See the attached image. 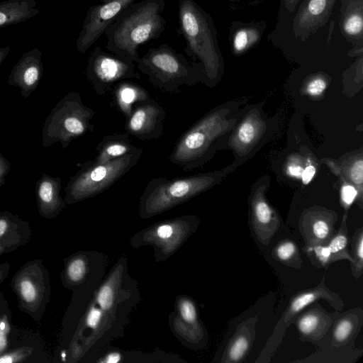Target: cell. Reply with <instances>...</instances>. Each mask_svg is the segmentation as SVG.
Returning a JSON list of instances; mask_svg holds the SVG:
<instances>
[{
    "instance_id": "obj_28",
    "label": "cell",
    "mask_w": 363,
    "mask_h": 363,
    "mask_svg": "<svg viewBox=\"0 0 363 363\" xmlns=\"http://www.w3.org/2000/svg\"><path fill=\"white\" fill-rule=\"evenodd\" d=\"M38 0H5L0 2V28L23 23L37 16Z\"/></svg>"
},
{
    "instance_id": "obj_48",
    "label": "cell",
    "mask_w": 363,
    "mask_h": 363,
    "mask_svg": "<svg viewBox=\"0 0 363 363\" xmlns=\"http://www.w3.org/2000/svg\"><path fill=\"white\" fill-rule=\"evenodd\" d=\"M101 1V3H103V2H106V1H108L110 0H99Z\"/></svg>"
},
{
    "instance_id": "obj_27",
    "label": "cell",
    "mask_w": 363,
    "mask_h": 363,
    "mask_svg": "<svg viewBox=\"0 0 363 363\" xmlns=\"http://www.w3.org/2000/svg\"><path fill=\"white\" fill-rule=\"evenodd\" d=\"M113 101L117 108L127 118L133 106L150 99L148 92L140 85L125 79L116 83L112 88Z\"/></svg>"
},
{
    "instance_id": "obj_29",
    "label": "cell",
    "mask_w": 363,
    "mask_h": 363,
    "mask_svg": "<svg viewBox=\"0 0 363 363\" xmlns=\"http://www.w3.org/2000/svg\"><path fill=\"white\" fill-rule=\"evenodd\" d=\"M11 311L6 300L0 292V354L19 345L30 342L32 335L21 333L13 328Z\"/></svg>"
},
{
    "instance_id": "obj_7",
    "label": "cell",
    "mask_w": 363,
    "mask_h": 363,
    "mask_svg": "<svg viewBox=\"0 0 363 363\" xmlns=\"http://www.w3.org/2000/svg\"><path fill=\"white\" fill-rule=\"evenodd\" d=\"M95 111L86 106L77 91H69L51 110L42 130L43 146L60 143L63 149L82 135L94 131L91 121Z\"/></svg>"
},
{
    "instance_id": "obj_6",
    "label": "cell",
    "mask_w": 363,
    "mask_h": 363,
    "mask_svg": "<svg viewBox=\"0 0 363 363\" xmlns=\"http://www.w3.org/2000/svg\"><path fill=\"white\" fill-rule=\"evenodd\" d=\"M143 152V148L137 147L128 155L104 164H94L89 160L77 164L79 169L65 188L66 204L76 203L106 191L136 164Z\"/></svg>"
},
{
    "instance_id": "obj_38",
    "label": "cell",
    "mask_w": 363,
    "mask_h": 363,
    "mask_svg": "<svg viewBox=\"0 0 363 363\" xmlns=\"http://www.w3.org/2000/svg\"><path fill=\"white\" fill-rule=\"evenodd\" d=\"M358 197V191L354 185L348 182L343 184L340 190V199L345 209L344 218H347L350 207Z\"/></svg>"
},
{
    "instance_id": "obj_1",
    "label": "cell",
    "mask_w": 363,
    "mask_h": 363,
    "mask_svg": "<svg viewBox=\"0 0 363 363\" xmlns=\"http://www.w3.org/2000/svg\"><path fill=\"white\" fill-rule=\"evenodd\" d=\"M166 0H143L121 12L104 32L106 49L119 57L138 63V48L159 38L165 30L161 15Z\"/></svg>"
},
{
    "instance_id": "obj_12",
    "label": "cell",
    "mask_w": 363,
    "mask_h": 363,
    "mask_svg": "<svg viewBox=\"0 0 363 363\" xmlns=\"http://www.w3.org/2000/svg\"><path fill=\"white\" fill-rule=\"evenodd\" d=\"M166 111L157 101L150 98L137 103L127 118L125 130L143 141L159 139L163 134Z\"/></svg>"
},
{
    "instance_id": "obj_14",
    "label": "cell",
    "mask_w": 363,
    "mask_h": 363,
    "mask_svg": "<svg viewBox=\"0 0 363 363\" xmlns=\"http://www.w3.org/2000/svg\"><path fill=\"white\" fill-rule=\"evenodd\" d=\"M336 214L320 208L305 211L299 220L301 234L304 240L303 250L316 245H327L335 233Z\"/></svg>"
},
{
    "instance_id": "obj_25",
    "label": "cell",
    "mask_w": 363,
    "mask_h": 363,
    "mask_svg": "<svg viewBox=\"0 0 363 363\" xmlns=\"http://www.w3.org/2000/svg\"><path fill=\"white\" fill-rule=\"evenodd\" d=\"M127 133H116L103 136L96 146L97 154L94 159L89 160L91 164H104L135 151L138 147L131 144Z\"/></svg>"
},
{
    "instance_id": "obj_18",
    "label": "cell",
    "mask_w": 363,
    "mask_h": 363,
    "mask_svg": "<svg viewBox=\"0 0 363 363\" xmlns=\"http://www.w3.org/2000/svg\"><path fill=\"white\" fill-rule=\"evenodd\" d=\"M265 187H258L250 197L251 223L257 240L264 245L269 243L281 220L277 212L264 196Z\"/></svg>"
},
{
    "instance_id": "obj_5",
    "label": "cell",
    "mask_w": 363,
    "mask_h": 363,
    "mask_svg": "<svg viewBox=\"0 0 363 363\" xmlns=\"http://www.w3.org/2000/svg\"><path fill=\"white\" fill-rule=\"evenodd\" d=\"M137 64L150 82L165 93L177 94L181 86H192L203 80L201 67L167 43L149 49Z\"/></svg>"
},
{
    "instance_id": "obj_37",
    "label": "cell",
    "mask_w": 363,
    "mask_h": 363,
    "mask_svg": "<svg viewBox=\"0 0 363 363\" xmlns=\"http://www.w3.org/2000/svg\"><path fill=\"white\" fill-rule=\"evenodd\" d=\"M328 84V77L323 72L311 75L306 81L305 91L312 96H318L325 90Z\"/></svg>"
},
{
    "instance_id": "obj_22",
    "label": "cell",
    "mask_w": 363,
    "mask_h": 363,
    "mask_svg": "<svg viewBox=\"0 0 363 363\" xmlns=\"http://www.w3.org/2000/svg\"><path fill=\"white\" fill-rule=\"evenodd\" d=\"M257 315L242 321L235 330L223 354L220 362L238 363L242 362L252 347L256 336Z\"/></svg>"
},
{
    "instance_id": "obj_3",
    "label": "cell",
    "mask_w": 363,
    "mask_h": 363,
    "mask_svg": "<svg viewBox=\"0 0 363 363\" xmlns=\"http://www.w3.org/2000/svg\"><path fill=\"white\" fill-rule=\"evenodd\" d=\"M234 111L229 103L211 110L183 133L167 159L185 172L203 166L214 156L219 139L237 124Z\"/></svg>"
},
{
    "instance_id": "obj_30",
    "label": "cell",
    "mask_w": 363,
    "mask_h": 363,
    "mask_svg": "<svg viewBox=\"0 0 363 363\" xmlns=\"http://www.w3.org/2000/svg\"><path fill=\"white\" fill-rule=\"evenodd\" d=\"M88 260L84 252H79L65 259V267L60 274L63 286L74 289L85 280L88 272Z\"/></svg>"
},
{
    "instance_id": "obj_17",
    "label": "cell",
    "mask_w": 363,
    "mask_h": 363,
    "mask_svg": "<svg viewBox=\"0 0 363 363\" xmlns=\"http://www.w3.org/2000/svg\"><path fill=\"white\" fill-rule=\"evenodd\" d=\"M266 128L267 123L259 111L252 110L243 117L228 142L217 145V150L230 147L237 155L245 157L258 143Z\"/></svg>"
},
{
    "instance_id": "obj_34",
    "label": "cell",
    "mask_w": 363,
    "mask_h": 363,
    "mask_svg": "<svg viewBox=\"0 0 363 363\" xmlns=\"http://www.w3.org/2000/svg\"><path fill=\"white\" fill-rule=\"evenodd\" d=\"M352 259L350 264L353 277L358 279L363 274V229L358 228L354 233L351 240V250L350 252Z\"/></svg>"
},
{
    "instance_id": "obj_15",
    "label": "cell",
    "mask_w": 363,
    "mask_h": 363,
    "mask_svg": "<svg viewBox=\"0 0 363 363\" xmlns=\"http://www.w3.org/2000/svg\"><path fill=\"white\" fill-rule=\"evenodd\" d=\"M43 72L42 52L33 48L23 53L13 66L7 84L19 88L21 96L26 99L39 86Z\"/></svg>"
},
{
    "instance_id": "obj_26",
    "label": "cell",
    "mask_w": 363,
    "mask_h": 363,
    "mask_svg": "<svg viewBox=\"0 0 363 363\" xmlns=\"http://www.w3.org/2000/svg\"><path fill=\"white\" fill-rule=\"evenodd\" d=\"M265 27L263 22L232 23L230 37L232 52L239 55L255 47L260 40Z\"/></svg>"
},
{
    "instance_id": "obj_4",
    "label": "cell",
    "mask_w": 363,
    "mask_h": 363,
    "mask_svg": "<svg viewBox=\"0 0 363 363\" xmlns=\"http://www.w3.org/2000/svg\"><path fill=\"white\" fill-rule=\"evenodd\" d=\"M228 172L225 169L172 179L154 177L140 199L139 215L148 218L184 203L217 185Z\"/></svg>"
},
{
    "instance_id": "obj_46",
    "label": "cell",
    "mask_w": 363,
    "mask_h": 363,
    "mask_svg": "<svg viewBox=\"0 0 363 363\" xmlns=\"http://www.w3.org/2000/svg\"><path fill=\"white\" fill-rule=\"evenodd\" d=\"M11 51L9 46L0 48V66L4 62Z\"/></svg>"
},
{
    "instance_id": "obj_47",
    "label": "cell",
    "mask_w": 363,
    "mask_h": 363,
    "mask_svg": "<svg viewBox=\"0 0 363 363\" xmlns=\"http://www.w3.org/2000/svg\"><path fill=\"white\" fill-rule=\"evenodd\" d=\"M286 10L289 12L294 11L299 0H284Z\"/></svg>"
},
{
    "instance_id": "obj_36",
    "label": "cell",
    "mask_w": 363,
    "mask_h": 363,
    "mask_svg": "<svg viewBox=\"0 0 363 363\" xmlns=\"http://www.w3.org/2000/svg\"><path fill=\"white\" fill-rule=\"evenodd\" d=\"M311 263L317 267L327 268L332 262L331 254L327 245H316L303 250Z\"/></svg>"
},
{
    "instance_id": "obj_16",
    "label": "cell",
    "mask_w": 363,
    "mask_h": 363,
    "mask_svg": "<svg viewBox=\"0 0 363 363\" xmlns=\"http://www.w3.org/2000/svg\"><path fill=\"white\" fill-rule=\"evenodd\" d=\"M337 0H303L294 18L296 38L306 40L328 21Z\"/></svg>"
},
{
    "instance_id": "obj_24",
    "label": "cell",
    "mask_w": 363,
    "mask_h": 363,
    "mask_svg": "<svg viewBox=\"0 0 363 363\" xmlns=\"http://www.w3.org/2000/svg\"><path fill=\"white\" fill-rule=\"evenodd\" d=\"M340 11V27L343 36L354 45H362L363 0H342Z\"/></svg>"
},
{
    "instance_id": "obj_45",
    "label": "cell",
    "mask_w": 363,
    "mask_h": 363,
    "mask_svg": "<svg viewBox=\"0 0 363 363\" xmlns=\"http://www.w3.org/2000/svg\"><path fill=\"white\" fill-rule=\"evenodd\" d=\"M121 355L117 352H112L108 354L103 360L104 362L108 363H117L121 361Z\"/></svg>"
},
{
    "instance_id": "obj_10",
    "label": "cell",
    "mask_w": 363,
    "mask_h": 363,
    "mask_svg": "<svg viewBox=\"0 0 363 363\" xmlns=\"http://www.w3.org/2000/svg\"><path fill=\"white\" fill-rule=\"evenodd\" d=\"M84 74L99 96L106 94L120 81L140 78L134 62L98 46L89 56Z\"/></svg>"
},
{
    "instance_id": "obj_23",
    "label": "cell",
    "mask_w": 363,
    "mask_h": 363,
    "mask_svg": "<svg viewBox=\"0 0 363 363\" xmlns=\"http://www.w3.org/2000/svg\"><path fill=\"white\" fill-rule=\"evenodd\" d=\"M363 324V311L361 307L340 313L332 325L330 347H346L358 335Z\"/></svg>"
},
{
    "instance_id": "obj_44",
    "label": "cell",
    "mask_w": 363,
    "mask_h": 363,
    "mask_svg": "<svg viewBox=\"0 0 363 363\" xmlns=\"http://www.w3.org/2000/svg\"><path fill=\"white\" fill-rule=\"evenodd\" d=\"M11 266L8 262L0 264V285L7 277Z\"/></svg>"
},
{
    "instance_id": "obj_42",
    "label": "cell",
    "mask_w": 363,
    "mask_h": 363,
    "mask_svg": "<svg viewBox=\"0 0 363 363\" xmlns=\"http://www.w3.org/2000/svg\"><path fill=\"white\" fill-rule=\"evenodd\" d=\"M11 169L9 161L0 152V186L6 182V177Z\"/></svg>"
},
{
    "instance_id": "obj_20",
    "label": "cell",
    "mask_w": 363,
    "mask_h": 363,
    "mask_svg": "<svg viewBox=\"0 0 363 363\" xmlns=\"http://www.w3.org/2000/svg\"><path fill=\"white\" fill-rule=\"evenodd\" d=\"M31 234L29 222L9 211H0V256L26 245Z\"/></svg>"
},
{
    "instance_id": "obj_41",
    "label": "cell",
    "mask_w": 363,
    "mask_h": 363,
    "mask_svg": "<svg viewBox=\"0 0 363 363\" xmlns=\"http://www.w3.org/2000/svg\"><path fill=\"white\" fill-rule=\"evenodd\" d=\"M316 172L315 167L310 162L304 167L300 179L302 181V183L305 185L308 184L313 179Z\"/></svg>"
},
{
    "instance_id": "obj_2",
    "label": "cell",
    "mask_w": 363,
    "mask_h": 363,
    "mask_svg": "<svg viewBox=\"0 0 363 363\" xmlns=\"http://www.w3.org/2000/svg\"><path fill=\"white\" fill-rule=\"evenodd\" d=\"M178 11L184 52L201 67L202 83L213 86L222 77L224 62L212 17L194 0H179Z\"/></svg>"
},
{
    "instance_id": "obj_35",
    "label": "cell",
    "mask_w": 363,
    "mask_h": 363,
    "mask_svg": "<svg viewBox=\"0 0 363 363\" xmlns=\"http://www.w3.org/2000/svg\"><path fill=\"white\" fill-rule=\"evenodd\" d=\"M30 342L19 345L0 354V363H23L29 361L30 358L34 357L36 352L34 345L28 344Z\"/></svg>"
},
{
    "instance_id": "obj_9",
    "label": "cell",
    "mask_w": 363,
    "mask_h": 363,
    "mask_svg": "<svg viewBox=\"0 0 363 363\" xmlns=\"http://www.w3.org/2000/svg\"><path fill=\"white\" fill-rule=\"evenodd\" d=\"M326 301L335 311H341L344 303L340 296L329 289L325 284L323 277L318 286L296 294L290 301L274 330L269 338L259 361L268 362L282 340L287 328L295 318L305 308L318 300Z\"/></svg>"
},
{
    "instance_id": "obj_21",
    "label": "cell",
    "mask_w": 363,
    "mask_h": 363,
    "mask_svg": "<svg viewBox=\"0 0 363 363\" xmlns=\"http://www.w3.org/2000/svg\"><path fill=\"white\" fill-rule=\"evenodd\" d=\"M61 178L43 173L35 184V195L38 213L51 219L58 216L66 203L60 196Z\"/></svg>"
},
{
    "instance_id": "obj_39",
    "label": "cell",
    "mask_w": 363,
    "mask_h": 363,
    "mask_svg": "<svg viewBox=\"0 0 363 363\" xmlns=\"http://www.w3.org/2000/svg\"><path fill=\"white\" fill-rule=\"evenodd\" d=\"M179 311L183 320L189 325L197 324V311L194 303L184 298L179 302Z\"/></svg>"
},
{
    "instance_id": "obj_33",
    "label": "cell",
    "mask_w": 363,
    "mask_h": 363,
    "mask_svg": "<svg viewBox=\"0 0 363 363\" xmlns=\"http://www.w3.org/2000/svg\"><path fill=\"white\" fill-rule=\"evenodd\" d=\"M344 169L335 174H340L342 178L346 179V182L354 185L359 193V206L362 208V184H363V160L362 156L356 157L347 161L343 165Z\"/></svg>"
},
{
    "instance_id": "obj_11",
    "label": "cell",
    "mask_w": 363,
    "mask_h": 363,
    "mask_svg": "<svg viewBox=\"0 0 363 363\" xmlns=\"http://www.w3.org/2000/svg\"><path fill=\"white\" fill-rule=\"evenodd\" d=\"M137 0H110L91 6L86 11L83 25L77 38V49L86 52L99 38L117 16Z\"/></svg>"
},
{
    "instance_id": "obj_31",
    "label": "cell",
    "mask_w": 363,
    "mask_h": 363,
    "mask_svg": "<svg viewBox=\"0 0 363 363\" xmlns=\"http://www.w3.org/2000/svg\"><path fill=\"white\" fill-rule=\"evenodd\" d=\"M349 235L347 226V218H342L337 231L327 243L331 254L332 262L345 259L352 264V259L349 251Z\"/></svg>"
},
{
    "instance_id": "obj_43",
    "label": "cell",
    "mask_w": 363,
    "mask_h": 363,
    "mask_svg": "<svg viewBox=\"0 0 363 363\" xmlns=\"http://www.w3.org/2000/svg\"><path fill=\"white\" fill-rule=\"evenodd\" d=\"M303 168L304 167L297 160L294 159L289 163L286 169L290 176L300 178Z\"/></svg>"
},
{
    "instance_id": "obj_8",
    "label": "cell",
    "mask_w": 363,
    "mask_h": 363,
    "mask_svg": "<svg viewBox=\"0 0 363 363\" xmlns=\"http://www.w3.org/2000/svg\"><path fill=\"white\" fill-rule=\"evenodd\" d=\"M11 287L18 301V308L39 324L50 300L49 272L41 259L27 262L13 276Z\"/></svg>"
},
{
    "instance_id": "obj_40",
    "label": "cell",
    "mask_w": 363,
    "mask_h": 363,
    "mask_svg": "<svg viewBox=\"0 0 363 363\" xmlns=\"http://www.w3.org/2000/svg\"><path fill=\"white\" fill-rule=\"evenodd\" d=\"M103 318V310L99 307L89 308L85 318L86 326L91 329H97Z\"/></svg>"
},
{
    "instance_id": "obj_19",
    "label": "cell",
    "mask_w": 363,
    "mask_h": 363,
    "mask_svg": "<svg viewBox=\"0 0 363 363\" xmlns=\"http://www.w3.org/2000/svg\"><path fill=\"white\" fill-rule=\"evenodd\" d=\"M309 306L296 317V325L301 340L316 344L323 339L340 311L328 313L314 303Z\"/></svg>"
},
{
    "instance_id": "obj_32",
    "label": "cell",
    "mask_w": 363,
    "mask_h": 363,
    "mask_svg": "<svg viewBox=\"0 0 363 363\" xmlns=\"http://www.w3.org/2000/svg\"><path fill=\"white\" fill-rule=\"evenodd\" d=\"M272 255L276 260L288 267L301 268L302 259L296 244L291 240H282L277 242Z\"/></svg>"
},
{
    "instance_id": "obj_13",
    "label": "cell",
    "mask_w": 363,
    "mask_h": 363,
    "mask_svg": "<svg viewBox=\"0 0 363 363\" xmlns=\"http://www.w3.org/2000/svg\"><path fill=\"white\" fill-rule=\"evenodd\" d=\"M199 223V218L194 215L162 221L146 229V242L150 240L157 248L164 250V256H169L184 240L186 234H189L184 233V230L195 229Z\"/></svg>"
}]
</instances>
